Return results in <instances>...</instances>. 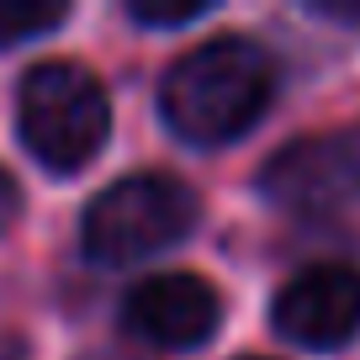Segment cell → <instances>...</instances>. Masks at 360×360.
Segmentation results:
<instances>
[{
    "label": "cell",
    "mask_w": 360,
    "mask_h": 360,
    "mask_svg": "<svg viewBox=\"0 0 360 360\" xmlns=\"http://www.w3.org/2000/svg\"><path fill=\"white\" fill-rule=\"evenodd\" d=\"M270 90H276L270 53L249 37L228 32L169 64L165 85H159V112L175 138L196 148H217L259 122V112L270 106Z\"/></svg>",
    "instance_id": "cell-1"
},
{
    "label": "cell",
    "mask_w": 360,
    "mask_h": 360,
    "mask_svg": "<svg viewBox=\"0 0 360 360\" xmlns=\"http://www.w3.org/2000/svg\"><path fill=\"white\" fill-rule=\"evenodd\" d=\"M16 127L37 165L69 175L101 154L106 133H112V106L90 69L53 58V64L27 69L22 90H16Z\"/></svg>",
    "instance_id": "cell-2"
},
{
    "label": "cell",
    "mask_w": 360,
    "mask_h": 360,
    "mask_svg": "<svg viewBox=\"0 0 360 360\" xmlns=\"http://www.w3.org/2000/svg\"><path fill=\"white\" fill-rule=\"evenodd\" d=\"M196 191L175 175H127L101 191L85 212L79 249L96 265H133L143 255L180 244L196 228Z\"/></svg>",
    "instance_id": "cell-3"
},
{
    "label": "cell",
    "mask_w": 360,
    "mask_h": 360,
    "mask_svg": "<svg viewBox=\"0 0 360 360\" xmlns=\"http://www.w3.org/2000/svg\"><path fill=\"white\" fill-rule=\"evenodd\" d=\"M259 191L286 212H334L360 202V127L286 143L265 165Z\"/></svg>",
    "instance_id": "cell-4"
},
{
    "label": "cell",
    "mask_w": 360,
    "mask_h": 360,
    "mask_svg": "<svg viewBox=\"0 0 360 360\" xmlns=\"http://www.w3.org/2000/svg\"><path fill=\"white\" fill-rule=\"evenodd\" d=\"M276 334L302 349H339L360 328V270L349 265H307L281 286L270 307Z\"/></svg>",
    "instance_id": "cell-5"
},
{
    "label": "cell",
    "mask_w": 360,
    "mask_h": 360,
    "mask_svg": "<svg viewBox=\"0 0 360 360\" xmlns=\"http://www.w3.org/2000/svg\"><path fill=\"white\" fill-rule=\"evenodd\" d=\"M217 318V292L202 276H186V270H165V276H148L127 292L122 302V328L143 345L159 349H191L202 339H212Z\"/></svg>",
    "instance_id": "cell-6"
},
{
    "label": "cell",
    "mask_w": 360,
    "mask_h": 360,
    "mask_svg": "<svg viewBox=\"0 0 360 360\" xmlns=\"http://www.w3.org/2000/svg\"><path fill=\"white\" fill-rule=\"evenodd\" d=\"M64 16H69L64 6H37V0H0V48L53 32Z\"/></svg>",
    "instance_id": "cell-7"
},
{
    "label": "cell",
    "mask_w": 360,
    "mask_h": 360,
    "mask_svg": "<svg viewBox=\"0 0 360 360\" xmlns=\"http://www.w3.org/2000/svg\"><path fill=\"white\" fill-rule=\"evenodd\" d=\"M207 6H148V0H133V22H143V27H186Z\"/></svg>",
    "instance_id": "cell-8"
},
{
    "label": "cell",
    "mask_w": 360,
    "mask_h": 360,
    "mask_svg": "<svg viewBox=\"0 0 360 360\" xmlns=\"http://www.w3.org/2000/svg\"><path fill=\"white\" fill-rule=\"evenodd\" d=\"M16 212H22V186H16L6 169H0V228H11Z\"/></svg>",
    "instance_id": "cell-9"
},
{
    "label": "cell",
    "mask_w": 360,
    "mask_h": 360,
    "mask_svg": "<svg viewBox=\"0 0 360 360\" xmlns=\"http://www.w3.org/2000/svg\"><path fill=\"white\" fill-rule=\"evenodd\" d=\"M96 360H117V355H96Z\"/></svg>",
    "instance_id": "cell-10"
}]
</instances>
